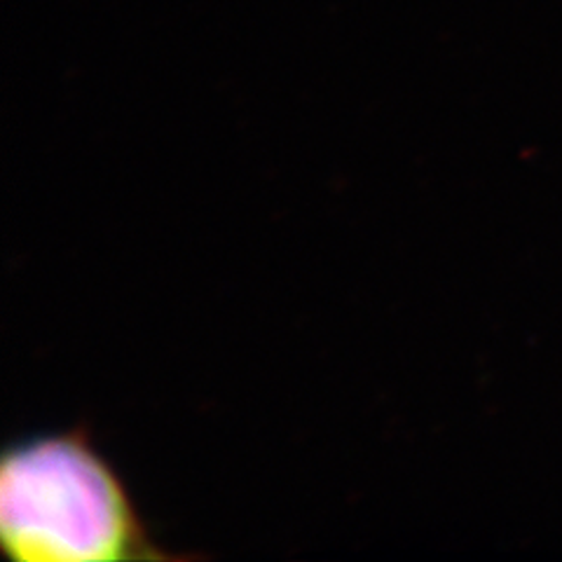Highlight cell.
<instances>
[{
    "label": "cell",
    "instance_id": "6da1fadb",
    "mask_svg": "<svg viewBox=\"0 0 562 562\" xmlns=\"http://www.w3.org/2000/svg\"><path fill=\"white\" fill-rule=\"evenodd\" d=\"M0 541L20 562L186 560L160 549L85 425L5 446Z\"/></svg>",
    "mask_w": 562,
    "mask_h": 562
}]
</instances>
